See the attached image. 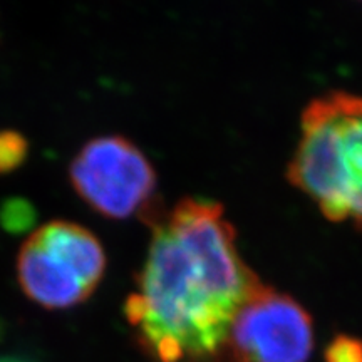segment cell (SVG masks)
Returning <instances> with one entry per match:
<instances>
[{
  "label": "cell",
  "mask_w": 362,
  "mask_h": 362,
  "mask_svg": "<svg viewBox=\"0 0 362 362\" xmlns=\"http://www.w3.org/2000/svg\"><path fill=\"white\" fill-rule=\"evenodd\" d=\"M0 362H29L17 356H0Z\"/></svg>",
  "instance_id": "obj_8"
},
{
  "label": "cell",
  "mask_w": 362,
  "mask_h": 362,
  "mask_svg": "<svg viewBox=\"0 0 362 362\" xmlns=\"http://www.w3.org/2000/svg\"><path fill=\"white\" fill-rule=\"evenodd\" d=\"M312 349L314 324L305 307L260 284L235 317L226 362H307Z\"/></svg>",
  "instance_id": "obj_5"
},
{
  "label": "cell",
  "mask_w": 362,
  "mask_h": 362,
  "mask_svg": "<svg viewBox=\"0 0 362 362\" xmlns=\"http://www.w3.org/2000/svg\"><path fill=\"white\" fill-rule=\"evenodd\" d=\"M29 143L17 131H0V175L11 173L25 161Z\"/></svg>",
  "instance_id": "obj_6"
},
{
  "label": "cell",
  "mask_w": 362,
  "mask_h": 362,
  "mask_svg": "<svg viewBox=\"0 0 362 362\" xmlns=\"http://www.w3.org/2000/svg\"><path fill=\"white\" fill-rule=\"evenodd\" d=\"M293 187L332 221L362 230V98L329 93L305 107L300 139L288 165Z\"/></svg>",
  "instance_id": "obj_2"
},
{
  "label": "cell",
  "mask_w": 362,
  "mask_h": 362,
  "mask_svg": "<svg viewBox=\"0 0 362 362\" xmlns=\"http://www.w3.org/2000/svg\"><path fill=\"white\" fill-rule=\"evenodd\" d=\"M325 362H362V341L354 336H336L324 352Z\"/></svg>",
  "instance_id": "obj_7"
},
{
  "label": "cell",
  "mask_w": 362,
  "mask_h": 362,
  "mask_svg": "<svg viewBox=\"0 0 362 362\" xmlns=\"http://www.w3.org/2000/svg\"><path fill=\"white\" fill-rule=\"evenodd\" d=\"M17 280L45 309H69L93 296L106 272V252L86 226L67 220L40 225L17 253Z\"/></svg>",
  "instance_id": "obj_3"
},
{
  "label": "cell",
  "mask_w": 362,
  "mask_h": 362,
  "mask_svg": "<svg viewBox=\"0 0 362 362\" xmlns=\"http://www.w3.org/2000/svg\"><path fill=\"white\" fill-rule=\"evenodd\" d=\"M72 188L98 214L110 218L156 210V171L144 153L117 134L89 139L69 166Z\"/></svg>",
  "instance_id": "obj_4"
},
{
  "label": "cell",
  "mask_w": 362,
  "mask_h": 362,
  "mask_svg": "<svg viewBox=\"0 0 362 362\" xmlns=\"http://www.w3.org/2000/svg\"><path fill=\"white\" fill-rule=\"evenodd\" d=\"M144 220L148 253L124 302L136 342L153 362H226L235 317L262 282L223 206L183 198Z\"/></svg>",
  "instance_id": "obj_1"
}]
</instances>
